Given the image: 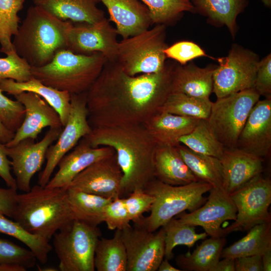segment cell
Masks as SVG:
<instances>
[{
  "mask_svg": "<svg viewBox=\"0 0 271 271\" xmlns=\"http://www.w3.org/2000/svg\"><path fill=\"white\" fill-rule=\"evenodd\" d=\"M174 65L156 73L131 76L116 61H106L86 92L92 128L143 124L157 113L172 92Z\"/></svg>",
  "mask_w": 271,
  "mask_h": 271,
  "instance_id": "obj_1",
  "label": "cell"
},
{
  "mask_svg": "<svg viewBox=\"0 0 271 271\" xmlns=\"http://www.w3.org/2000/svg\"><path fill=\"white\" fill-rule=\"evenodd\" d=\"M84 138L93 147L107 146L114 150L123 173L121 197L136 189H144L155 179L157 145L144 124L94 127Z\"/></svg>",
  "mask_w": 271,
  "mask_h": 271,
  "instance_id": "obj_2",
  "label": "cell"
},
{
  "mask_svg": "<svg viewBox=\"0 0 271 271\" xmlns=\"http://www.w3.org/2000/svg\"><path fill=\"white\" fill-rule=\"evenodd\" d=\"M73 24L39 7L29 8L13 44L17 53L31 67L49 63L58 51L67 48V35Z\"/></svg>",
  "mask_w": 271,
  "mask_h": 271,
  "instance_id": "obj_3",
  "label": "cell"
},
{
  "mask_svg": "<svg viewBox=\"0 0 271 271\" xmlns=\"http://www.w3.org/2000/svg\"><path fill=\"white\" fill-rule=\"evenodd\" d=\"M66 188H47L36 185L17 196L13 216L26 230L48 241L55 233L74 220Z\"/></svg>",
  "mask_w": 271,
  "mask_h": 271,
  "instance_id": "obj_4",
  "label": "cell"
},
{
  "mask_svg": "<svg viewBox=\"0 0 271 271\" xmlns=\"http://www.w3.org/2000/svg\"><path fill=\"white\" fill-rule=\"evenodd\" d=\"M106 61L99 52L78 54L65 49L56 52L47 64L31 67L33 77L44 84L70 94L87 91Z\"/></svg>",
  "mask_w": 271,
  "mask_h": 271,
  "instance_id": "obj_5",
  "label": "cell"
},
{
  "mask_svg": "<svg viewBox=\"0 0 271 271\" xmlns=\"http://www.w3.org/2000/svg\"><path fill=\"white\" fill-rule=\"evenodd\" d=\"M212 188L210 184L200 181L173 186L155 178L144 189L155 198L151 213L135 226L149 232L156 231L185 210L191 212L200 207L207 200L203 195Z\"/></svg>",
  "mask_w": 271,
  "mask_h": 271,
  "instance_id": "obj_6",
  "label": "cell"
},
{
  "mask_svg": "<svg viewBox=\"0 0 271 271\" xmlns=\"http://www.w3.org/2000/svg\"><path fill=\"white\" fill-rule=\"evenodd\" d=\"M165 25L157 24L152 29L118 42L116 62L131 76L156 73L166 67L164 50Z\"/></svg>",
  "mask_w": 271,
  "mask_h": 271,
  "instance_id": "obj_7",
  "label": "cell"
},
{
  "mask_svg": "<svg viewBox=\"0 0 271 271\" xmlns=\"http://www.w3.org/2000/svg\"><path fill=\"white\" fill-rule=\"evenodd\" d=\"M101 232L92 226L73 220L53 236V244L61 271H94L95 249Z\"/></svg>",
  "mask_w": 271,
  "mask_h": 271,
  "instance_id": "obj_8",
  "label": "cell"
},
{
  "mask_svg": "<svg viewBox=\"0 0 271 271\" xmlns=\"http://www.w3.org/2000/svg\"><path fill=\"white\" fill-rule=\"evenodd\" d=\"M260 95L254 88L217 98L207 121L219 142L226 148L236 147L246 120Z\"/></svg>",
  "mask_w": 271,
  "mask_h": 271,
  "instance_id": "obj_9",
  "label": "cell"
},
{
  "mask_svg": "<svg viewBox=\"0 0 271 271\" xmlns=\"http://www.w3.org/2000/svg\"><path fill=\"white\" fill-rule=\"evenodd\" d=\"M237 209L235 220L223 228L225 235L247 231L254 226L271 222V181L260 175L229 195Z\"/></svg>",
  "mask_w": 271,
  "mask_h": 271,
  "instance_id": "obj_10",
  "label": "cell"
},
{
  "mask_svg": "<svg viewBox=\"0 0 271 271\" xmlns=\"http://www.w3.org/2000/svg\"><path fill=\"white\" fill-rule=\"evenodd\" d=\"M217 61L213 75V92L217 98L254 87L259 62L256 54L236 45Z\"/></svg>",
  "mask_w": 271,
  "mask_h": 271,
  "instance_id": "obj_11",
  "label": "cell"
},
{
  "mask_svg": "<svg viewBox=\"0 0 271 271\" xmlns=\"http://www.w3.org/2000/svg\"><path fill=\"white\" fill-rule=\"evenodd\" d=\"M71 95V109L67 121L57 142L48 149L45 168L40 174L39 185L45 187L60 160L79 141L90 133L92 128L88 120L86 92Z\"/></svg>",
  "mask_w": 271,
  "mask_h": 271,
  "instance_id": "obj_12",
  "label": "cell"
},
{
  "mask_svg": "<svg viewBox=\"0 0 271 271\" xmlns=\"http://www.w3.org/2000/svg\"><path fill=\"white\" fill-rule=\"evenodd\" d=\"M127 256L126 271H156L165 257V233L130 225L121 230Z\"/></svg>",
  "mask_w": 271,
  "mask_h": 271,
  "instance_id": "obj_13",
  "label": "cell"
},
{
  "mask_svg": "<svg viewBox=\"0 0 271 271\" xmlns=\"http://www.w3.org/2000/svg\"><path fill=\"white\" fill-rule=\"evenodd\" d=\"M63 128H50L37 143L33 139L26 138L13 147H6L7 155L12 160L17 189L24 192L30 190L33 176L41 169L48 149L57 141Z\"/></svg>",
  "mask_w": 271,
  "mask_h": 271,
  "instance_id": "obj_14",
  "label": "cell"
},
{
  "mask_svg": "<svg viewBox=\"0 0 271 271\" xmlns=\"http://www.w3.org/2000/svg\"><path fill=\"white\" fill-rule=\"evenodd\" d=\"M106 18L93 24L72 25L67 35V48L74 53H101L107 61H115L118 41L115 28Z\"/></svg>",
  "mask_w": 271,
  "mask_h": 271,
  "instance_id": "obj_15",
  "label": "cell"
},
{
  "mask_svg": "<svg viewBox=\"0 0 271 271\" xmlns=\"http://www.w3.org/2000/svg\"><path fill=\"white\" fill-rule=\"evenodd\" d=\"M122 177L115 152L87 167L74 178L67 188L114 199L121 197Z\"/></svg>",
  "mask_w": 271,
  "mask_h": 271,
  "instance_id": "obj_16",
  "label": "cell"
},
{
  "mask_svg": "<svg viewBox=\"0 0 271 271\" xmlns=\"http://www.w3.org/2000/svg\"><path fill=\"white\" fill-rule=\"evenodd\" d=\"M209 192L203 206L189 213L183 212L177 218L186 224L202 227L210 237H225L221 225L228 220H235L236 208L224 191L213 188Z\"/></svg>",
  "mask_w": 271,
  "mask_h": 271,
  "instance_id": "obj_17",
  "label": "cell"
},
{
  "mask_svg": "<svg viewBox=\"0 0 271 271\" xmlns=\"http://www.w3.org/2000/svg\"><path fill=\"white\" fill-rule=\"evenodd\" d=\"M14 97L24 105L25 115L13 139L5 144L7 147H13L26 138L36 139L46 127H63L59 114L40 95L31 92H23Z\"/></svg>",
  "mask_w": 271,
  "mask_h": 271,
  "instance_id": "obj_18",
  "label": "cell"
},
{
  "mask_svg": "<svg viewBox=\"0 0 271 271\" xmlns=\"http://www.w3.org/2000/svg\"><path fill=\"white\" fill-rule=\"evenodd\" d=\"M259 158L271 149V98L258 100L252 108L239 134L236 147Z\"/></svg>",
  "mask_w": 271,
  "mask_h": 271,
  "instance_id": "obj_19",
  "label": "cell"
},
{
  "mask_svg": "<svg viewBox=\"0 0 271 271\" xmlns=\"http://www.w3.org/2000/svg\"><path fill=\"white\" fill-rule=\"evenodd\" d=\"M114 153L109 147H93L83 138L71 152L62 158L57 165L58 171L45 187L67 188L74 178L87 167Z\"/></svg>",
  "mask_w": 271,
  "mask_h": 271,
  "instance_id": "obj_20",
  "label": "cell"
},
{
  "mask_svg": "<svg viewBox=\"0 0 271 271\" xmlns=\"http://www.w3.org/2000/svg\"><path fill=\"white\" fill-rule=\"evenodd\" d=\"M263 159L237 148H224L220 159L223 188L229 195L261 174Z\"/></svg>",
  "mask_w": 271,
  "mask_h": 271,
  "instance_id": "obj_21",
  "label": "cell"
},
{
  "mask_svg": "<svg viewBox=\"0 0 271 271\" xmlns=\"http://www.w3.org/2000/svg\"><path fill=\"white\" fill-rule=\"evenodd\" d=\"M106 7L109 21L122 39L139 34L152 25L148 7L140 0H99Z\"/></svg>",
  "mask_w": 271,
  "mask_h": 271,
  "instance_id": "obj_22",
  "label": "cell"
},
{
  "mask_svg": "<svg viewBox=\"0 0 271 271\" xmlns=\"http://www.w3.org/2000/svg\"><path fill=\"white\" fill-rule=\"evenodd\" d=\"M199 120L158 111L143 124L157 145L177 147L179 139L191 131Z\"/></svg>",
  "mask_w": 271,
  "mask_h": 271,
  "instance_id": "obj_23",
  "label": "cell"
},
{
  "mask_svg": "<svg viewBox=\"0 0 271 271\" xmlns=\"http://www.w3.org/2000/svg\"><path fill=\"white\" fill-rule=\"evenodd\" d=\"M216 67L200 68L193 63L174 65L172 92L200 98H209L213 92V75Z\"/></svg>",
  "mask_w": 271,
  "mask_h": 271,
  "instance_id": "obj_24",
  "label": "cell"
},
{
  "mask_svg": "<svg viewBox=\"0 0 271 271\" xmlns=\"http://www.w3.org/2000/svg\"><path fill=\"white\" fill-rule=\"evenodd\" d=\"M154 167L155 178L167 184L183 185L198 181L176 147L157 145Z\"/></svg>",
  "mask_w": 271,
  "mask_h": 271,
  "instance_id": "obj_25",
  "label": "cell"
},
{
  "mask_svg": "<svg viewBox=\"0 0 271 271\" xmlns=\"http://www.w3.org/2000/svg\"><path fill=\"white\" fill-rule=\"evenodd\" d=\"M34 5L57 18L77 23H95L105 18L97 7L99 0H32Z\"/></svg>",
  "mask_w": 271,
  "mask_h": 271,
  "instance_id": "obj_26",
  "label": "cell"
},
{
  "mask_svg": "<svg viewBox=\"0 0 271 271\" xmlns=\"http://www.w3.org/2000/svg\"><path fill=\"white\" fill-rule=\"evenodd\" d=\"M0 89L14 96L23 92L40 95L59 114L63 127L65 125L71 109V95L68 92L47 86L33 77L21 82L11 79H0Z\"/></svg>",
  "mask_w": 271,
  "mask_h": 271,
  "instance_id": "obj_27",
  "label": "cell"
},
{
  "mask_svg": "<svg viewBox=\"0 0 271 271\" xmlns=\"http://www.w3.org/2000/svg\"><path fill=\"white\" fill-rule=\"evenodd\" d=\"M67 201L74 220L92 226L103 222L106 206L113 199L67 188Z\"/></svg>",
  "mask_w": 271,
  "mask_h": 271,
  "instance_id": "obj_28",
  "label": "cell"
},
{
  "mask_svg": "<svg viewBox=\"0 0 271 271\" xmlns=\"http://www.w3.org/2000/svg\"><path fill=\"white\" fill-rule=\"evenodd\" d=\"M226 243L225 237H212L204 240L192 253L178 255L176 265L181 270L211 271L219 260Z\"/></svg>",
  "mask_w": 271,
  "mask_h": 271,
  "instance_id": "obj_29",
  "label": "cell"
},
{
  "mask_svg": "<svg viewBox=\"0 0 271 271\" xmlns=\"http://www.w3.org/2000/svg\"><path fill=\"white\" fill-rule=\"evenodd\" d=\"M176 147L198 181L209 183L213 188L224 191L222 167L219 159L195 152L182 144Z\"/></svg>",
  "mask_w": 271,
  "mask_h": 271,
  "instance_id": "obj_30",
  "label": "cell"
},
{
  "mask_svg": "<svg viewBox=\"0 0 271 271\" xmlns=\"http://www.w3.org/2000/svg\"><path fill=\"white\" fill-rule=\"evenodd\" d=\"M241 239L223 249L220 257L231 258L258 255L271 249V222L257 224Z\"/></svg>",
  "mask_w": 271,
  "mask_h": 271,
  "instance_id": "obj_31",
  "label": "cell"
},
{
  "mask_svg": "<svg viewBox=\"0 0 271 271\" xmlns=\"http://www.w3.org/2000/svg\"><path fill=\"white\" fill-rule=\"evenodd\" d=\"M94 264L98 271H126L127 256L121 230H115L111 238L98 239L95 249Z\"/></svg>",
  "mask_w": 271,
  "mask_h": 271,
  "instance_id": "obj_32",
  "label": "cell"
},
{
  "mask_svg": "<svg viewBox=\"0 0 271 271\" xmlns=\"http://www.w3.org/2000/svg\"><path fill=\"white\" fill-rule=\"evenodd\" d=\"M212 104L209 98H200L181 92H171L158 111L207 119Z\"/></svg>",
  "mask_w": 271,
  "mask_h": 271,
  "instance_id": "obj_33",
  "label": "cell"
},
{
  "mask_svg": "<svg viewBox=\"0 0 271 271\" xmlns=\"http://www.w3.org/2000/svg\"><path fill=\"white\" fill-rule=\"evenodd\" d=\"M194 8L212 20L225 25L233 36L236 19L246 6L245 0H192Z\"/></svg>",
  "mask_w": 271,
  "mask_h": 271,
  "instance_id": "obj_34",
  "label": "cell"
},
{
  "mask_svg": "<svg viewBox=\"0 0 271 271\" xmlns=\"http://www.w3.org/2000/svg\"><path fill=\"white\" fill-rule=\"evenodd\" d=\"M179 142L195 152L219 159L224 149L211 130L206 119H200L191 131L181 137Z\"/></svg>",
  "mask_w": 271,
  "mask_h": 271,
  "instance_id": "obj_35",
  "label": "cell"
},
{
  "mask_svg": "<svg viewBox=\"0 0 271 271\" xmlns=\"http://www.w3.org/2000/svg\"><path fill=\"white\" fill-rule=\"evenodd\" d=\"M0 233L12 236L25 244L41 264L47 262L48 254L52 249L49 241L40 236L31 233L19 223L10 220L1 213Z\"/></svg>",
  "mask_w": 271,
  "mask_h": 271,
  "instance_id": "obj_36",
  "label": "cell"
},
{
  "mask_svg": "<svg viewBox=\"0 0 271 271\" xmlns=\"http://www.w3.org/2000/svg\"><path fill=\"white\" fill-rule=\"evenodd\" d=\"M165 233V258L172 259L173 251L177 245H185L189 249L199 240L204 239L208 234L205 232L198 233L194 226L188 225L173 217L162 226Z\"/></svg>",
  "mask_w": 271,
  "mask_h": 271,
  "instance_id": "obj_37",
  "label": "cell"
},
{
  "mask_svg": "<svg viewBox=\"0 0 271 271\" xmlns=\"http://www.w3.org/2000/svg\"><path fill=\"white\" fill-rule=\"evenodd\" d=\"M24 3L25 0H0V52L6 55L15 51L12 38L18 32V13Z\"/></svg>",
  "mask_w": 271,
  "mask_h": 271,
  "instance_id": "obj_38",
  "label": "cell"
},
{
  "mask_svg": "<svg viewBox=\"0 0 271 271\" xmlns=\"http://www.w3.org/2000/svg\"><path fill=\"white\" fill-rule=\"evenodd\" d=\"M148 8L152 24L172 22L184 12L195 9L190 0H140Z\"/></svg>",
  "mask_w": 271,
  "mask_h": 271,
  "instance_id": "obj_39",
  "label": "cell"
},
{
  "mask_svg": "<svg viewBox=\"0 0 271 271\" xmlns=\"http://www.w3.org/2000/svg\"><path fill=\"white\" fill-rule=\"evenodd\" d=\"M32 77L31 67L16 51L5 58H0V79H11L21 82Z\"/></svg>",
  "mask_w": 271,
  "mask_h": 271,
  "instance_id": "obj_40",
  "label": "cell"
},
{
  "mask_svg": "<svg viewBox=\"0 0 271 271\" xmlns=\"http://www.w3.org/2000/svg\"><path fill=\"white\" fill-rule=\"evenodd\" d=\"M36 261L35 255L29 249L9 240L0 238V264H18L28 269L34 267Z\"/></svg>",
  "mask_w": 271,
  "mask_h": 271,
  "instance_id": "obj_41",
  "label": "cell"
},
{
  "mask_svg": "<svg viewBox=\"0 0 271 271\" xmlns=\"http://www.w3.org/2000/svg\"><path fill=\"white\" fill-rule=\"evenodd\" d=\"M126 198H124L130 220L134 225H139L144 218L143 214L150 211L154 197L143 189L133 190Z\"/></svg>",
  "mask_w": 271,
  "mask_h": 271,
  "instance_id": "obj_42",
  "label": "cell"
},
{
  "mask_svg": "<svg viewBox=\"0 0 271 271\" xmlns=\"http://www.w3.org/2000/svg\"><path fill=\"white\" fill-rule=\"evenodd\" d=\"M25 115L24 105L6 96L0 89V118L6 127L15 133L22 124Z\"/></svg>",
  "mask_w": 271,
  "mask_h": 271,
  "instance_id": "obj_43",
  "label": "cell"
},
{
  "mask_svg": "<svg viewBox=\"0 0 271 271\" xmlns=\"http://www.w3.org/2000/svg\"><path fill=\"white\" fill-rule=\"evenodd\" d=\"M130 221L123 198H114L106 206L103 222H105L108 229L122 230L130 225Z\"/></svg>",
  "mask_w": 271,
  "mask_h": 271,
  "instance_id": "obj_44",
  "label": "cell"
},
{
  "mask_svg": "<svg viewBox=\"0 0 271 271\" xmlns=\"http://www.w3.org/2000/svg\"><path fill=\"white\" fill-rule=\"evenodd\" d=\"M167 58L177 61L180 65H186L190 60L202 56H208L197 44L190 41H180L164 50Z\"/></svg>",
  "mask_w": 271,
  "mask_h": 271,
  "instance_id": "obj_45",
  "label": "cell"
},
{
  "mask_svg": "<svg viewBox=\"0 0 271 271\" xmlns=\"http://www.w3.org/2000/svg\"><path fill=\"white\" fill-rule=\"evenodd\" d=\"M266 98H271V55L259 61L253 87Z\"/></svg>",
  "mask_w": 271,
  "mask_h": 271,
  "instance_id": "obj_46",
  "label": "cell"
},
{
  "mask_svg": "<svg viewBox=\"0 0 271 271\" xmlns=\"http://www.w3.org/2000/svg\"><path fill=\"white\" fill-rule=\"evenodd\" d=\"M17 189L0 188V213L13 218L17 205Z\"/></svg>",
  "mask_w": 271,
  "mask_h": 271,
  "instance_id": "obj_47",
  "label": "cell"
},
{
  "mask_svg": "<svg viewBox=\"0 0 271 271\" xmlns=\"http://www.w3.org/2000/svg\"><path fill=\"white\" fill-rule=\"evenodd\" d=\"M11 161L8 159L5 144L0 142V177L9 187L17 189L15 178L11 173Z\"/></svg>",
  "mask_w": 271,
  "mask_h": 271,
  "instance_id": "obj_48",
  "label": "cell"
},
{
  "mask_svg": "<svg viewBox=\"0 0 271 271\" xmlns=\"http://www.w3.org/2000/svg\"><path fill=\"white\" fill-rule=\"evenodd\" d=\"M235 271H263L261 255L243 256L234 259Z\"/></svg>",
  "mask_w": 271,
  "mask_h": 271,
  "instance_id": "obj_49",
  "label": "cell"
},
{
  "mask_svg": "<svg viewBox=\"0 0 271 271\" xmlns=\"http://www.w3.org/2000/svg\"><path fill=\"white\" fill-rule=\"evenodd\" d=\"M219 260L211 271H235L234 258L224 257Z\"/></svg>",
  "mask_w": 271,
  "mask_h": 271,
  "instance_id": "obj_50",
  "label": "cell"
},
{
  "mask_svg": "<svg viewBox=\"0 0 271 271\" xmlns=\"http://www.w3.org/2000/svg\"><path fill=\"white\" fill-rule=\"evenodd\" d=\"M15 132L8 129L0 118V142L6 144L14 138Z\"/></svg>",
  "mask_w": 271,
  "mask_h": 271,
  "instance_id": "obj_51",
  "label": "cell"
},
{
  "mask_svg": "<svg viewBox=\"0 0 271 271\" xmlns=\"http://www.w3.org/2000/svg\"><path fill=\"white\" fill-rule=\"evenodd\" d=\"M27 269L24 266L14 263L0 264V271H26Z\"/></svg>",
  "mask_w": 271,
  "mask_h": 271,
  "instance_id": "obj_52",
  "label": "cell"
},
{
  "mask_svg": "<svg viewBox=\"0 0 271 271\" xmlns=\"http://www.w3.org/2000/svg\"><path fill=\"white\" fill-rule=\"evenodd\" d=\"M263 271L271 270V249L268 250L261 256Z\"/></svg>",
  "mask_w": 271,
  "mask_h": 271,
  "instance_id": "obj_53",
  "label": "cell"
},
{
  "mask_svg": "<svg viewBox=\"0 0 271 271\" xmlns=\"http://www.w3.org/2000/svg\"><path fill=\"white\" fill-rule=\"evenodd\" d=\"M159 271H181L172 265L166 258L163 259L161 262L158 270Z\"/></svg>",
  "mask_w": 271,
  "mask_h": 271,
  "instance_id": "obj_54",
  "label": "cell"
},
{
  "mask_svg": "<svg viewBox=\"0 0 271 271\" xmlns=\"http://www.w3.org/2000/svg\"><path fill=\"white\" fill-rule=\"evenodd\" d=\"M38 269H39V270H40V271H57V270H59V269L56 268H54V267H44V268H40V267L39 266H38Z\"/></svg>",
  "mask_w": 271,
  "mask_h": 271,
  "instance_id": "obj_55",
  "label": "cell"
},
{
  "mask_svg": "<svg viewBox=\"0 0 271 271\" xmlns=\"http://www.w3.org/2000/svg\"><path fill=\"white\" fill-rule=\"evenodd\" d=\"M264 4L267 7H270L271 5V0H262Z\"/></svg>",
  "mask_w": 271,
  "mask_h": 271,
  "instance_id": "obj_56",
  "label": "cell"
}]
</instances>
